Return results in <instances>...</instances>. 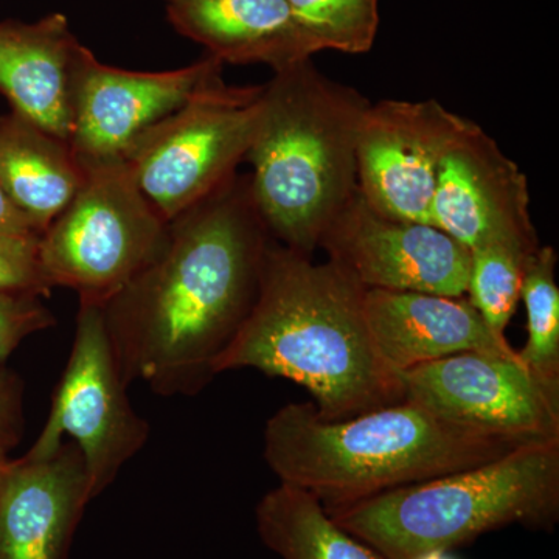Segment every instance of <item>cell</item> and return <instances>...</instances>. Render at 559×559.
Segmentation results:
<instances>
[{"mask_svg": "<svg viewBox=\"0 0 559 559\" xmlns=\"http://www.w3.org/2000/svg\"><path fill=\"white\" fill-rule=\"evenodd\" d=\"M272 240L249 176L171 219L156 259L103 305L124 381L164 399L207 388L255 304Z\"/></svg>", "mask_w": 559, "mask_h": 559, "instance_id": "6da1fadb", "label": "cell"}, {"mask_svg": "<svg viewBox=\"0 0 559 559\" xmlns=\"http://www.w3.org/2000/svg\"><path fill=\"white\" fill-rule=\"evenodd\" d=\"M364 299L366 289L336 264L272 240L255 304L216 377L253 369L296 382L326 421L403 401V381L374 345Z\"/></svg>", "mask_w": 559, "mask_h": 559, "instance_id": "7a4b0ae2", "label": "cell"}, {"mask_svg": "<svg viewBox=\"0 0 559 559\" xmlns=\"http://www.w3.org/2000/svg\"><path fill=\"white\" fill-rule=\"evenodd\" d=\"M527 443L455 425L409 400L341 421L320 418L308 401L267 419L263 455L280 484L336 507L473 468Z\"/></svg>", "mask_w": 559, "mask_h": 559, "instance_id": "3957f363", "label": "cell"}, {"mask_svg": "<svg viewBox=\"0 0 559 559\" xmlns=\"http://www.w3.org/2000/svg\"><path fill=\"white\" fill-rule=\"evenodd\" d=\"M370 102L326 79L311 60L263 84L246 160L253 201L275 241L312 255L358 190L356 142Z\"/></svg>", "mask_w": 559, "mask_h": 559, "instance_id": "277c9868", "label": "cell"}, {"mask_svg": "<svg viewBox=\"0 0 559 559\" xmlns=\"http://www.w3.org/2000/svg\"><path fill=\"white\" fill-rule=\"evenodd\" d=\"M325 509L384 559L455 550L510 525L554 530L559 439L533 441L473 468Z\"/></svg>", "mask_w": 559, "mask_h": 559, "instance_id": "5b68a950", "label": "cell"}, {"mask_svg": "<svg viewBox=\"0 0 559 559\" xmlns=\"http://www.w3.org/2000/svg\"><path fill=\"white\" fill-rule=\"evenodd\" d=\"M83 183L38 241L44 282L105 305L156 259L168 221L123 160L84 168Z\"/></svg>", "mask_w": 559, "mask_h": 559, "instance_id": "8992f818", "label": "cell"}, {"mask_svg": "<svg viewBox=\"0 0 559 559\" xmlns=\"http://www.w3.org/2000/svg\"><path fill=\"white\" fill-rule=\"evenodd\" d=\"M263 86H229L223 73L132 140L123 162L170 223L237 175L261 112Z\"/></svg>", "mask_w": 559, "mask_h": 559, "instance_id": "52a82bcc", "label": "cell"}, {"mask_svg": "<svg viewBox=\"0 0 559 559\" xmlns=\"http://www.w3.org/2000/svg\"><path fill=\"white\" fill-rule=\"evenodd\" d=\"M128 388L110 344L103 305L80 300L68 366L46 426L25 457H50L69 437L83 455L92 496L98 498L150 439V423L132 407Z\"/></svg>", "mask_w": 559, "mask_h": 559, "instance_id": "ba28073f", "label": "cell"}, {"mask_svg": "<svg viewBox=\"0 0 559 559\" xmlns=\"http://www.w3.org/2000/svg\"><path fill=\"white\" fill-rule=\"evenodd\" d=\"M400 377L404 400L455 425L524 441L559 439V382L521 358L459 353Z\"/></svg>", "mask_w": 559, "mask_h": 559, "instance_id": "9c48e42d", "label": "cell"}, {"mask_svg": "<svg viewBox=\"0 0 559 559\" xmlns=\"http://www.w3.org/2000/svg\"><path fill=\"white\" fill-rule=\"evenodd\" d=\"M319 248L364 289L462 297L471 252L425 223L388 218L355 191L323 234Z\"/></svg>", "mask_w": 559, "mask_h": 559, "instance_id": "30bf717a", "label": "cell"}, {"mask_svg": "<svg viewBox=\"0 0 559 559\" xmlns=\"http://www.w3.org/2000/svg\"><path fill=\"white\" fill-rule=\"evenodd\" d=\"M468 119L437 100H382L360 120L358 190L388 218L428 224L441 157Z\"/></svg>", "mask_w": 559, "mask_h": 559, "instance_id": "8fae6325", "label": "cell"}, {"mask_svg": "<svg viewBox=\"0 0 559 559\" xmlns=\"http://www.w3.org/2000/svg\"><path fill=\"white\" fill-rule=\"evenodd\" d=\"M223 62L212 55L164 72H138L103 64L81 46L73 70L70 148L81 167L123 160L140 132L189 100Z\"/></svg>", "mask_w": 559, "mask_h": 559, "instance_id": "7c38bea8", "label": "cell"}, {"mask_svg": "<svg viewBox=\"0 0 559 559\" xmlns=\"http://www.w3.org/2000/svg\"><path fill=\"white\" fill-rule=\"evenodd\" d=\"M428 224L469 250L488 242L540 246L527 178L471 120L441 157Z\"/></svg>", "mask_w": 559, "mask_h": 559, "instance_id": "4fadbf2b", "label": "cell"}, {"mask_svg": "<svg viewBox=\"0 0 559 559\" xmlns=\"http://www.w3.org/2000/svg\"><path fill=\"white\" fill-rule=\"evenodd\" d=\"M91 500L73 441L47 459L10 460L0 484V559H68Z\"/></svg>", "mask_w": 559, "mask_h": 559, "instance_id": "5bb4252c", "label": "cell"}, {"mask_svg": "<svg viewBox=\"0 0 559 559\" xmlns=\"http://www.w3.org/2000/svg\"><path fill=\"white\" fill-rule=\"evenodd\" d=\"M364 307L374 345L396 373L466 352L520 358L466 296L366 289Z\"/></svg>", "mask_w": 559, "mask_h": 559, "instance_id": "9a60e30c", "label": "cell"}, {"mask_svg": "<svg viewBox=\"0 0 559 559\" xmlns=\"http://www.w3.org/2000/svg\"><path fill=\"white\" fill-rule=\"evenodd\" d=\"M167 17L223 64H266L278 72L322 51L286 0H167Z\"/></svg>", "mask_w": 559, "mask_h": 559, "instance_id": "2e32d148", "label": "cell"}, {"mask_svg": "<svg viewBox=\"0 0 559 559\" xmlns=\"http://www.w3.org/2000/svg\"><path fill=\"white\" fill-rule=\"evenodd\" d=\"M81 46L62 13L0 22V94L66 142L72 135L73 70Z\"/></svg>", "mask_w": 559, "mask_h": 559, "instance_id": "e0dca14e", "label": "cell"}, {"mask_svg": "<svg viewBox=\"0 0 559 559\" xmlns=\"http://www.w3.org/2000/svg\"><path fill=\"white\" fill-rule=\"evenodd\" d=\"M84 176L69 142L17 110L0 117V186L40 234L75 197Z\"/></svg>", "mask_w": 559, "mask_h": 559, "instance_id": "ac0fdd59", "label": "cell"}, {"mask_svg": "<svg viewBox=\"0 0 559 559\" xmlns=\"http://www.w3.org/2000/svg\"><path fill=\"white\" fill-rule=\"evenodd\" d=\"M257 530L282 559H384L330 516L310 492L278 484L255 509Z\"/></svg>", "mask_w": 559, "mask_h": 559, "instance_id": "d6986e66", "label": "cell"}, {"mask_svg": "<svg viewBox=\"0 0 559 559\" xmlns=\"http://www.w3.org/2000/svg\"><path fill=\"white\" fill-rule=\"evenodd\" d=\"M557 250L539 246L530 255L522 278L521 300L527 311V344L520 358L530 370L559 382V288Z\"/></svg>", "mask_w": 559, "mask_h": 559, "instance_id": "ffe728a7", "label": "cell"}, {"mask_svg": "<svg viewBox=\"0 0 559 559\" xmlns=\"http://www.w3.org/2000/svg\"><path fill=\"white\" fill-rule=\"evenodd\" d=\"M536 249L513 242H488L469 250L466 297L500 336H506L507 326L518 310L525 264Z\"/></svg>", "mask_w": 559, "mask_h": 559, "instance_id": "44dd1931", "label": "cell"}, {"mask_svg": "<svg viewBox=\"0 0 559 559\" xmlns=\"http://www.w3.org/2000/svg\"><path fill=\"white\" fill-rule=\"evenodd\" d=\"M322 50L367 53L380 28V0H286Z\"/></svg>", "mask_w": 559, "mask_h": 559, "instance_id": "7402d4cb", "label": "cell"}, {"mask_svg": "<svg viewBox=\"0 0 559 559\" xmlns=\"http://www.w3.org/2000/svg\"><path fill=\"white\" fill-rule=\"evenodd\" d=\"M35 293H0V366L21 342L57 325V318Z\"/></svg>", "mask_w": 559, "mask_h": 559, "instance_id": "603a6c76", "label": "cell"}, {"mask_svg": "<svg viewBox=\"0 0 559 559\" xmlns=\"http://www.w3.org/2000/svg\"><path fill=\"white\" fill-rule=\"evenodd\" d=\"M39 238H0V293H35L47 297L38 261Z\"/></svg>", "mask_w": 559, "mask_h": 559, "instance_id": "cb8c5ba5", "label": "cell"}, {"mask_svg": "<svg viewBox=\"0 0 559 559\" xmlns=\"http://www.w3.org/2000/svg\"><path fill=\"white\" fill-rule=\"evenodd\" d=\"M24 429L22 382L13 371L0 366V457L20 443Z\"/></svg>", "mask_w": 559, "mask_h": 559, "instance_id": "d4e9b609", "label": "cell"}, {"mask_svg": "<svg viewBox=\"0 0 559 559\" xmlns=\"http://www.w3.org/2000/svg\"><path fill=\"white\" fill-rule=\"evenodd\" d=\"M40 230L0 186V238H39Z\"/></svg>", "mask_w": 559, "mask_h": 559, "instance_id": "484cf974", "label": "cell"}, {"mask_svg": "<svg viewBox=\"0 0 559 559\" xmlns=\"http://www.w3.org/2000/svg\"><path fill=\"white\" fill-rule=\"evenodd\" d=\"M417 559H455L451 557V551H429Z\"/></svg>", "mask_w": 559, "mask_h": 559, "instance_id": "4316f807", "label": "cell"}, {"mask_svg": "<svg viewBox=\"0 0 559 559\" xmlns=\"http://www.w3.org/2000/svg\"><path fill=\"white\" fill-rule=\"evenodd\" d=\"M9 459L0 457V484H2L3 474H5L7 466H9Z\"/></svg>", "mask_w": 559, "mask_h": 559, "instance_id": "83f0119b", "label": "cell"}]
</instances>
